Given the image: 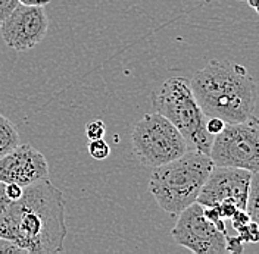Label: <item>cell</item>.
Here are the masks:
<instances>
[{
	"mask_svg": "<svg viewBox=\"0 0 259 254\" xmlns=\"http://www.w3.org/2000/svg\"><path fill=\"white\" fill-rule=\"evenodd\" d=\"M66 234L64 194L49 178L24 187L0 226V238L14 241L28 254L64 253Z\"/></svg>",
	"mask_w": 259,
	"mask_h": 254,
	"instance_id": "obj_1",
	"label": "cell"
},
{
	"mask_svg": "<svg viewBox=\"0 0 259 254\" xmlns=\"http://www.w3.org/2000/svg\"><path fill=\"white\" fill-rule=\"evenodd\" d=\"M193 94L205 115L237 124L256 108V82L247 69L230 61H210L190 81Z\"/></svg>",
	"mask_w": 259,
	"mask_h": 254,
	"instance_id": "obj_2",
	"label": "cell"
},
{
	"mask_svg": "<svg viewBox=\"0 0 259 254\" xmlns=\"http://www.w3.org/2000/svg\"><path fill=\"white\" fill-rule=\"evenodd\" d=\"M213 166L208 153L189 148L176 160L153 168L149 190L166 213L178 215L197 201Z\"/></svg>",
	"mask_w": 259,
	"mask_h": 254,
	"instance_id": "obj_3",
	"label": "cell"
},
{
	"mask_svg": "<svg viewBox=\"0 0 259 254\" xmlns=\"http://www.w3.org/2000/svg\"><path fill=\"white\" fill-rule=\"evenodd\" d=\"M152 106L176 125L189 148L209 155L213 137L206 131L208 116L197 103L190 81L183 77L168 78L152 93Z\"/></svg>",
	"mask_w": 259,
	"mask_h": 254,
	"instance_id": "obj_4",
	"label": "cell"
},
{
	"mask_svg": "<svg viewBox=\"0 0 259 254\" xmlns=\"http://www.w3.org/2000/svg\"><path fill=\"white\" fill-rule=\"evenodd\" d=\"M131 144L137 159L149 168L172 162L189 150L176 125L158 112L145 115L134 124Z\"/></svg>",
	"mask_w": 259,
	"mask_h": 254,
	"instance_id": "obj_5",
	"label": "cell"
},
{
	"mask_svg": "<svg viewBox=\"0 0 259 254\" xmlns=\"http://www.w3.org/2000/svg\"><path fill=\"white\" fill-rule=\"evenodd\" d=\"M209 156L215 166L259 171V118L252 115L243 122L227 124L213 137Z\"/></svg>",
	"mask_w": 259,
	"mask_h": 254,
	"instance_id": "obj_6",
	"label": "cell"
},
{
	"mask_svg": "<svg viewBox=\"0 0 259 254\" xmlns=\"http://www.w3.org/2000/svg\"><path fill=\"white\" fill-rule=\"evenodd\" d=\"M172 238L181 247L194 254L227 253L226 234L203 213V206L197 201L178 213Z\"/></svg>",
	"mask_w": 259,
	"mask_h": 254,
	"instance_id": "obj_7",
	"label": "cell"
},
{
	"mask_svg": "<svg viewBox=\"0 0 259 254\" xmlns=\"http://www.w3.org/2000/svg\"><path fill=\"white\" fill-rule=\"evenodd\" d=\"M49 30L45 6L18 5L15 11L2 21V38L9 48L27 52L38 46Z\"/></svg>",
	"mask_w": 259,
	"mask_h": 254,
	"instance_id": "obj_8",
	"label": "cell"
},
{
	"mask_svg": "<svg viewBox=\"0 0 259 254\" xmlns=\"http://www.w3.org/2000/svg\"><path fill=\"white\" fill-rule=\"evenodd\" d=\"M252 172L231 168V166H213L209 178L197 197V203L202 206H217L230 201L239 209L246 210L250 190Z\"/></svg>",
	"mask_w": 259,
	"mask_h": 254,
	"instance_id": "obj_9",
	"label": "cell"
},
{
	"mask_svg": "<svg viewBox=\"0 0 259 254\" xmlns=\"http://www.w3.org/2000/svg\"><path fill=\"white\" fill-rule=\"evenodd\" d=\"M46 178H49L48 160L31 144L19 143L0 158V181L5 184L15 182L28 187Z\"/></svg>",
	"mask_w": 259,
	"mask_h": 254,
	"instance_id": "obj_10",
	"label": "cell"
},
{
	"mask_svg": "<svg viewBox=\"0 0 259 254\" xmlns=\"http://www.w3.org/2000/svg\"><path fill=\"white\" fill-rule=\"evenodd\" d=\"M19 144V134L15 125L0 113V158Z\"/></svg>",
	"mask_w": 259,
	"mask_h": 254,
	"instance_id": "obj_11",
	"label": "cell"
},
{
	"mask_svg": "<svg viewBox=\"0 0 259 254\" xmlns=\"http://www.w3.org/2000/svg\"><path fill=\"white\" fill-rule=\"evenodd\" d=\"M236 232L242 238L244 244H256V242H259V226L253 219L250 222L246 223V225L240 226L239 229H236Z\"/></svg>",
	"mask_w": 259,
	"mask_h": 254,
	"instance_id": "obj_12",
	"label": "cell"
},
{
	"mask_svg": "<svg viewBox=\"0 0 259 254\" xmlns=\"http://www.w3.org/2000/svg\"><path fill=\"white\" fill-rule=\"evenodd\" d=\"M89 155L97 160H105L109 158L111 155V148H109V144L106 143L103 138H99V140H92L89 143Z\"/></svg>",
	"mask_w": 259,
	"mask_h": 254,
	"instance_id": "obj_13",
	"label": "cell"
},
{
	"mask_svg": "<svg viewBox=\"0 0 259 254\" xmlns=\"http://www.w3.org/2000/svg\"><path fill=\"white\" fill-rule=\"evenodd\" d=\"M105 132H106V127L102 119H93L85 125V137L89 138V141L103 138Z\"/></svg>",
	"mask_w": 259,
	"mask_h": 254,
	"instance_id": "obj_14",
	"label": "cell"
},
{
	"mask_svg": "<svg viewBox=\"0 0 259 254\" xmlns=\"http://www.w3.org/2000/svg\"><path fill=\"white\" fill-rule=\"evenodd\" d=\"M226 242H227V253H243L244 247H243L242 238L237 235V232L234 235L228 234V229L226 231Z\"/></svg>",
	"mask_w": 259,
	"mask_h": 254,
	"instance_id": "obj_15",
	"label": "cell"
},
{
	"mask_svg": "<svg viewBox=\"0 0 259 254\" xmlns=\"http://www.w3.org/2000/svg\"><path fill=\"white\" fill-rule=\"evenodd\" d=\"M5 187L6 184L0 181V226L5 221L6 215H8V210H9V206L14 200H11L8 195H6V191H5Z\"/></svg>",
	"mask_w": 259,
	"mask_h": 254,
	"instance_id": "obj_16",
	"label": "cell"
},
{
	"mask_svg": "<svg viewBox=\"0 0 259 254\" xmlns=\"http://www.w3.org/2000/svg\"><path fill=\"white\" fill-rule=\"evenodd\" d=\"M227 125V122H224L221 118H217V116H209V119L206 121V131L209 132L212 137L218 135L224 127Z\"/></svg>",
	"mask_w": 259,
	"mask_h": 254,
	"instance_id": "obj_17",
	"label": "cell"
},
{
	"mask_svg": "<svg viewBox=\"0 0 259 254\" xmlns=\"http://www.w3.org/2000/svg\"><path fill=\"white\" fill-rule=\"evenodd\" d=\"M217 210H218V213H220V216L224 219V221H230L231 218H233V215L239 210V207L236 206L234 203H230V201H224V203H220V205H217Z\"/></svg>",
	"mask_w": 259,
	"mask_h": 254,
	"instance_id": "obj_18",
	"label": "cell"
},
{
	"mask_svg": "<svg viewBox=\"0 0 259 254\" xmlns=\"http://www.w3.org/2000/svg\"><path fill=\"white\" fill-rule=\"evenodd\" d=\"M18 5H19L18 0H0V21L6 19L11 15L18 8Z\"/></svg>",
	"mask_w": 259,
	"mask_h": 254,
	"instance_id": "obj_19",
	"label": "cell"
},
{
	"mask_svg": "<svg viewBox=\"0 0 259 254\" xmlns=\"http://www.w3.org/2000/svg\"><path fill=\"white\" fill-rule=\"evenodd\" d=\"M246 210L250 215V218L258 223L259 226V197H249Z\"/></svg>",
	"mask_w": 259,
	"mask_h": 254,
	"instance_id": "obj_20",
	"label": "cell"
},
{
	"mask_svg": "<svg viewBox=\"0 0 259 254\" xmlns=\"http://www.w3.org/2000/svg\"><path fill=\"white\" fill-rule=\"evenodd\" d=\"M5 191H6V195L11 198V200H18L22 197V192H24V187L19 185V184H15V182H11V184H6L5 187Z\"/></svg>",
	"mask_w": 259,
	"mask_h": 254,
	"instance_id": "obj_21",
	"label": "cell"
},
{
	"mask_svg": "<svg viewBox=\"0 0 259 254\" xmlns=\"http://www.w3.org/2000/svg\"><path fill=\"white\" fill-rule=\"evenodd\" d=\"M0 253H25L21 247H18L14 241L0 238Z\"/></svg>",
	"mask_w": 259,
	"mask_h": 254,
	"instance_id": "obj_22",
	"label": "cell"
},
{
	"mask_svg": "<svg viewBox=\"0 0 259 254\" xmlns=\"http://www.w3.org/2000/svg\"><path fill=\"white\" fill-rule=\"evenodd\" d=\"M249 197H259V171H256V172H252Z\"/></svg>",
	"mask_w": 259,
	"mask_h": 254,
	"instance_id": "obj_23",
	"label": "cell"
},
{
	"mask_svg": "<svg viewBox=\"0 0 259 254\" xmlns=\"http://www.w3.org/2000/svg\"><path fill=\"white\" fill-rule=\"evenodd\" d=\"M21 5H34V6H46L48 2L45 0H18Z\"/></svg>",
	"mask_w": 259,
	"mask_h": 254,
	"instance_id": "obj_24",
	"label": "cell"
},
{
	"mask_svg": "<svg viewBox=\"0 0 259 254\" xmlns=\"http://www.w3.org/2000/svg\"><path fill=\"white\" fill-rule=\"evenodd\" d=\"M247 3H249V6L259 15V0H247Z\"/></svg>",
	"mask_w": 259,
	"mask_h": 254,
	"instance_id": "obj_25",
	"label": "cell"
},
{
	"mask_svg": "<svg viewBox=\"0 0 259 254\" xmlns=\"http://www.w3.org/2000/svg\"><path fill=\"white\" fill-rule=\"evenodd\" d=\"M45 2H48V3H49V2H50V0H45Z\"/></svg>",
	"mask_w": 259,
	"mask_h": 254,
	"instance_id": "obj_26",
	"label": "cell"
},
{
	"mask_svg": "<svg viewBox=\"0 0 259 254\" xmlns=\"http://www.w3.org/2000/svg\"><path fill=\"white\" fill-rule=\"evenodd\" d=\"M0 25H2V21H0Z\"/></svg>",
	"mask_w": 259,
	"mask_h": 254,
	"instance_id": "obj_27",
	"label": "cell"
}]
</instances>
